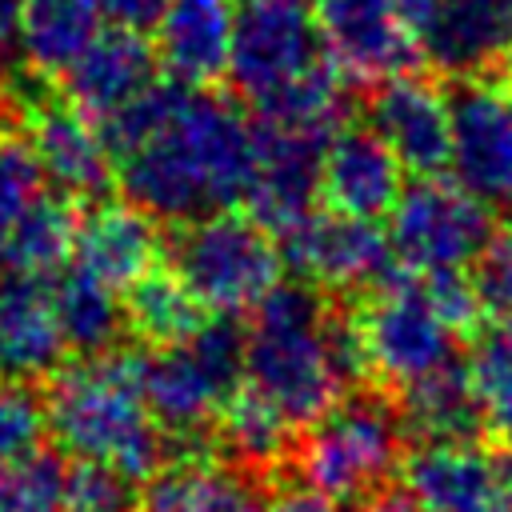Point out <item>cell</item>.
Instances as JSON below:
<instances>
[{
	"label": "cell",
	"instance_id": "obj_1",
	"mask_svg": "<svg viewBox=\"0 0 512 512\" xmlns=\"http://www.w3.org/2000/svg\"><path fill=\"white\" fill-rule=\"evenodd\" d=\"M100 128L120 156L128 200L148 216L200 220L228 212L248 192L252 124L200 84L156 80Z\"/></svg>",
	"mask_w": 512,
	"mask_h": 512
},
{
	"label": "cell",
	"instance_id": "obj_2",
	"mask_svg": "<svg viewBox=\"0 0 512 512\" xmlns=\"http://www.w3.org/2000/svg\"><path fill=\"white\" fill-rule=\"evenodd\" d=\"M244 332L248 384L288 420L316 424L364 376L352 320H336L312 284H276Z\"/></svg>",
	"mask_w": 512,
	"mask_h": 512
},
{
	"label": "cell",
	"instance_id": "obj_3",
	"mask_svg": "<svg viewBox=\"0 0 512 512\" xmlns=\"http://www.w3.org/2000/svg\"><path fill=\"white\" fill-rule=\"evenodd\" d=\"M48 436L72 460L108 464L124 480L160 468L164 436L144 400V356L96 352L52 376L44 396Z\"/></svg>",
	"mask_w": 512,
	"mask_h": 512
},
{
	"label": "cell",
	"instance_id": "obj_4",
	"mask_svg": "<svg viewBox=\"0 0 512 512\" xmlns=\"http://www.w3.org/2000/svg\"><path fill=\"white\" fill-rule=\"evenodd\" d=\"M280 264L268 228L232 208L188 220L172 244V272L208 316L252 312L280 284Z\"/></svg>",
	"mask_w": 512,
	"mask_h": 512
},
{
	"label": "cell",
	"instance_id": "obj_5",
	"mask_svg": "<svg viewBox=\"0 0 512 512\" xmlns=\"http://www.w3.org/2000/svg\"><path fill=\"white\" fill-rule=\"evenodd\" d=\"M400 444L404 420L388 404L340 400L308 428L296 452V468L304 476V488L332 504L364 500L368 492L384 488V480L400 464Z\"/></svg>",
	"mask_w": 512,
	"mask_h": 512
},
{
	"label": "cell",
	"instance_id": "obj_6",
	"mask_svg": "<svg viewBox=\"0 0 512 512\" xmlns=\"http://www.w3.org/2000/svg\"><path fill=\"white\" fill-rule=\"evenodd\" d=\"M240 372L244 332L232 316H208L180 344L144 356V400L156 424L172 432H200L240 388Z\"/></svg>",
	"mask_w": 512,
	"mask_h": 512
},
{
	"label": "cell",
	"instance_id": "obj_7",
	"mask_svg": "<svg viewBox=\"0 0 512 512\" xmlns=\"http://www.w3.org/2000/svg\"><path fill=\"white\" fill-rule=\"evenodd\" d=\"M364 372L392 388H408L452 360V332L424 304L420 280L408 268H388L372 300L352 320Z\"/></svg>",
	"mask_w": 512,
	"mask_h": 512
},
{
	"label": "cell",
	"instance_id": "obj_8",
	"mask_svg": "<svg viewBox=\"0 0 512 512\" xmlns=\"http://www.w3.org/2000/svg\"><path fill=\"white\" fill-rule=\"evenodd\" d=\"M492 236V212L444 176H416L388 208V248L408 272L468 268Z\"/></svg>",
	"mask_w": 512,
	"mask_h": 512
},
{
	"label": "cell",
	"instance_id": "obj_9",
	"mask_svg": "<svg viewBox=\"0 0 512 512\" xmlns=\"http://www.w3.org/2000/svg\"><path fill=\"white\" fill-rule=\"evenodd\" d=\"M448 168L488 208H512V80L464 76L448 96Z\"/></svg>",
	"mask_w": 512,
	"mask_h": 512
},
{
	"label": "cell",
	"instance_id": "obj_10",
	"mask_svg": "<svg viewBox=\"0 0 512 512\" xmlns=\"http://www.w3.org/2000/svg\"><path fill=\"white\" fill-rule=\"evenodd\" d=\"M316 64H324V48L316 20L304 8L264 0H248L240 8L228 52V76L248 100L268 104Z\"/></svg>",
	"mask_w": 512,
	"mask_h": 512
},
{
	"label": "cell",
	"instance_id": "obj_11",
	"mask_svg": "<svg viewBox=\"0 0 512 512\" xmlns=\"http://www.w3.org/2000/svg\"><path fill=\"white\" fill-rule=\"evenodd\" d=\"M324 60L348 84H388L420 52L400 0H316Z\"/></svg>",
	"mask_w": 512,
	"mask_h": 512
},
{
	"label": "cell",
	"instance_id": "obj_12",
	"mask_svg": "<svg viewBox=\"0 0 512 512\" xmlns=\"http://www.w3.org/2000/svg\"><path fill=\"white\" fill-rule=\"evenodd\" d=\"M280 256L300 272L312 288H368L388 276V236L376 220L344 216V212H308L292 228L280 232Z\"/></svg>",
	"mask_w": 512,
	"mask_h": 512
},
{
	"label": "cell",
	"instance_id": "obj_13",
	"mask_svg": "<svg viewBox=\"0 0 512 512\" xmlns=\"http://www.w3.org/2000/svg\"><path fill=\"white\" fill-rule=\"evenodd\" d=\"M328 136L264 120L252 128V176H248V216L268 232H284L312 212L320 196V156Z\"/></svg>",
	"mask_w": 512,
	"mask_h": 512
},
{
	"label": "cell",
	"instance_id": "obj_14",
	"mask_svg": "<svg viewBox=\"0 0 512 512\" xmlns=\"http://www.w3.org/2000/svg\"><path fill=\"white\" fill-rule=\"evenodd\" d=\"M420 52L436 68L476 76L512 52V0H400Z\"/></svg>",
	"mask_w": 512,
	"mask_h": 512
},
{
	"label": "cell",
	"instance_id": "obj_15",
	"mask_svg": "<svg viewBox=\"0 0 512 512\" xmlns=\"http://www.w3.org/2000/svg\"><path fill=\"white\" fill-rule=\"evenodd\" d=\"M24 144L36 156L44 180L68 200L100 196L112 180V148L100 120L68 100L32 104L24 116Z\"/></svg>",
	"mask_w": 512,
	"mask_h": 512
},
{
	"label": "cell",
	"instance_id": "obj_16",
	"mask_svg": "<svg viewBox=\"0 0 512 512\" xmlns=\"http://www.w3.org/2000/svg\"><path fill=\"white\" fill-rule=\"evenodd\" d=\"M420 512H512L504 464L476 440H424L404 464Z\"/></svg>",
	"mask_w": 512,
	"mask_h": 512
},
{
	"label": "cell",
	"instance_id": "obj_17",
	"mask_svg": "<svg viewBox=\"0 0 512 512\" xmlns=\"http://www.w3.org/2000/svg\"><path fill=\"white\" fill-rule=\"evenodd\" d=\"M372 132L392 148L404 172L440 176L452 152V112L448 96L420 76H396L372 96Z\"/></svg>",
	"mask_w": 512,
	"mask_h": 512
},
{
	"label": "cell",
	"instance_id": "obj_18",
	"mask_svg": "<svg viewBox=\"0 0 512 512\" xmlns=\"http://www.w3.org/2000/svg\"><path fill=\"white\" fill-rule=\"evenodd\" d=\"M404 188V168L372 128H340L320 156V196L332 212L376 220Z\"/></svg>",
	"mask_w": 512,
	"mask_h": 512
},
{
	"label": "cell",
	"instance_id": "obj_19",
	"mask_svg": "<svg viewBox=\"0 0 512 512\" xmlns=\"http://www.w3.org/2000/svg\"><path fill=\"white\" fill-rule=\"evenodd\" d=\"M68 340L60 332L52 284L44 276L0 280V376L32 384L60 372Z\"/></svg>",
	"mask_w": 512,
	"mask_h": 512
},
{
	"label": "cell",
	"instance_id": "obj_20",
	"mask_svg": "<svg viewBox=\"0 0 512 512\" xmlns=\"http://www.w3.org/2000/svg\"><path fill=\"white\" fill-rule=\"evenodd\" d=\"M152 84H156V52L144 40V32H128V28L100 32L84 48V56L64 72L68 104H76L92 120L116 116Z\"/></svg>",
	"mask_w": 512,
	"mask_h": 512
},
{
	"label": "cell",
	"instance_id": "obj_21",
	"mask_svg": "<svg viewBox=\"0 0 512 512\" xmlns=\"http://www.w3.org/2000/svg\"><path fill=\"white\" fill-rule=\"evenodd\" d=\"M76 268L104 280L108 288H132L160 260V232L144 208L128 204H96L76 224L72 244Z\"/></svg>",
	"mask_w": 512,
	"mask_h": 512
},
{
	"label": "cell",
	"instance_id": "obj_22",
	"mask_svg": "<svg viewBox=\"0 0 512 512\" xmlns=\"http://www.w3.org/2000/svg\"><path fill=\"white\" fill-rule=\"evenodd\" d=\"M240 4L236 0H168L160 16V56L168 72L184 84H208L228 72L232 32Z\"/></svg>",
	"mask_w": 512,
	"mask_h": 512
},
{
	"label": "cell",
	"instance_id": "obj_23",
	"mask_svg": "<svg viewBox=\"0 0 512 512\" xmlns=\"http://www.w3.org/2000/svg\"><path fill=\"white\" fill-rule=\"evenodd\" d=\"M100 0H24L16 16V48L32 76H64L104 32Z\"/></svg>",
	"mask_w": 512,
	"mask_h": 512
},
{
	"label": "cell",
	"instance_id": "obj_24",
	"mask_svg": "<svg viewBox=\"0 0 512 512\" xmlns=\"http://www.w3.org/2000/svg\"><path fill=\"white\" fill-rule=\"evenodd\" d=\"M140 512H260V504L240 468L208 456H184L148 476Z\"/></svg>",
	"mask_w": 512,
	"mask_h": 512
},
{
	"label": "cell",
	"instance_id": "obj_25",
	"mask_svg": "<svg viewBox=\"0 0 512 512\" xmlns=\"http://www.w3.org/2000/svg\"><path fill=\"white\" fill-rule=\"evenodd\" d=\"M400 420L424 440H472L480 428V404L468 368L448 360L444 368L408 384L400 400Z\"/></svg>",
	"mask_w": 512,
	"mask_h": 512
},
{
	"label": "cell",
	"instance_id": "obj_26",
	"mask_svg": "<svg viewBox=\"0 0 512 512\" xmlns=\"http://www.w3.org/2000/svg\"><path fill=\"white\" fill-rule=\"evenodd\" d=\"M52 300H56V316L68 348H80L84 356L112 348L124 324V304L116 300V288L88 276L84 268H68L52 284Z\"/></svg>",
	"mask_w": 512,
	"mask_h": 512
},
{
	"label": "cell",
	"instance_id": "obj_27",
	"mask_svg": "<svg viewBox=\"0 0 512 512\" xmlns=\"http://www.w3.org/2000/svg\"><path fill=\"white\" fill-rule=\"evenodd\" d=\"M216 420H220L224 448L244 468H272L284 460V452L292 444V420L268 396H260L252 384L236 388L224 400V408L216 412Z\"/></svg>",
	"mask_w": 512,
	"mask_h": 512
},
{
	"label": "cell",
	"instance_id": "obj_28",
	"mask_svg": "<svg viewBox=\"0 0 512 512\" xmlns=\"http://www.w3.org/2000/svg\"><path fill=\"white\" fill-rule=\"evenodd\" d=\"M200 312L204 308L192 300V292L180 284V276L160 272V268H152L144 280H136L124 300V324L156 348H168V344H180L184 336H192L200 328Z\"/></svg>",
	"mask_w": 512,
	"mask_h": 512
},
{
	"label": "cell",
	"instance_id": "obj_29",
	"mask_svg": "<svg viewBox=\"0 0 512 512\" xmlns=\"http://www.w3.org/2000/svg\"><path fill=\"white\" fill-rule=\"evenodd\" d=\"M344 108H348V80L324 60L316 64L308 76H300L296 84H288L280 96H272L268 104H260L264 120H276V124H292V128H304V132H316V136H332L340 132V120H344Z\"/></svg>",
	"mask_w": 512,
	"mask_h": 512
},
{
	"label": "cell",
	"instance_id": "obj_30",
	"mask_svg": "<svg viewBox=\"0 0 512 512\" xmlns=\"http://www.w3.org/2000/svg\"><path fill=\"white\" fill-rule=\"evenodd\" d=\"M44 192L48 180L24 136H0V280L12 276V240Z\"/></svg>",
	"mask_w": 512,
	"mask_h": 512
},
{
	"label": "cell",
	"instance_id": "obj_31",
	"mask_svg": "<svg viewBox=\"0 0 512 512\" xmlns=\"http://www.w3.org/2000/svg\"><path fill=\"white\" fill-rule=\"evenodd\" d=\"M472 392L480 404V424L512 440V316L500 320L468 360Z\"/></svg>",
	"mask_w": 512,
	"mask_h": 512
},
{
	"label": "cell",
	"instance_id": "obj_32",
	"mask_svg": "<svg viewBox=\"0 0 512 512\" xmlns=\"http://www.w3.org/2000/svg\"><path fill=\"white\" fill-rule=\"evenodd\" d=\"M64 468L56 456L32 452L16 464H0V512H60Z\"/></svg>",
	"mask_w": 512,
	"mask_h": 512
},
{
	"label": "cell",
	"instance_id": "obj_33",
	"mask_svg": "<svg viewBox=\"0 0 512 512\" xmlns=\"http://www.w3.org/2000/svg\"><path fill=\"white\" fill-rule=\"evenodd\" d=\"M44 432V400L28 392V384H0V464H16L40 452Z\"/></svg>",
	"mask_w": 512,
	"mask_h": 512
},
{
	"label": "cell",
	"instance_id": "obj_34",
	"mask_svg": "<svg viewBox=\"0 0 512 512\" xmlns=\"http://www.w3.org/2000/svg\"><path fill=\"white\" fill-rule=\"evenodd\" d=\"M416 280H420L424 304L440 316V324L452 336H464L480 324L484 304H480V296L472 288V276L464 268H456V272H416Z\"/></svg>",
	"mask_w": 512,
	"mask_h": 512
},
{
	"label": "cell",
	"instance_id": "obj_35",
	"mask_svg": "<svg viewBox=\"0 0 512 512\" xmlns=\"http://www.w3.org/2000/svg\"><path fill=\"white\" fill-rule=\"evenodd\" d=\"M132 480L112 472L108 464L76 460L64 468V512H124L132 504Z\"/></svg>",
	"mask_w": 512,
	"mask_h": 512
},
{
	"label": "cell",
	"instance_id": "obj_36",
	"mask_svg": "<svg viewBox=\"0 0 512 512\" xmlns=\"http://www.w3.org/2000/svg\"><path fill=\"white\" fill-rule=\"evenodd\" d=\"M472 288L484 304V316H512V228H492L488 244L472 260Z\"/></svg>",
	"mask_w": 512,
	"mask_h": 512
},
{
	"label": "cell",
	"instance_id": "obj_37",
	"mask_svg": "<svg viewBox=\"0 0 512 512\" xmlns=\"http://www.w3.org/2000/svg\"><path fill=\"white\" fill-rule=\"evenodd\" d=\"M168 0H100V12L112 20V28L128 32H148L160 24Z\"/></svg>",
	"mask_w": 512,
	"mask_h": 512
},
{
	"label": "cell",
	"instance_id": "obj_38",
	"mask_svg": "<svg viewBox=\"0 0 512 512\" xmlns=\"http://www.w3.org/2000/svg\"><path fill=\"white\" fill-rule=\"evenodd\" d=\"M260 512H340L332 500L316 496L312 488H296V492H276Z\"/></svg>",
	"mask_w": 512,
	"mask_h": 512
},
{
	"label": "cell",
	"instance_id": "obj_39",
	"mask_svg": "<svg viewBox=\"0 0 512 512\" xmlns=\"http://www.w3.org/2000/svg\"><path fill=\"white\" fill-rule=\"evenodd\" d=\"M360 512H420V504L412 500V492L404 484H384V488L364 496Z\"/></svg>",
	"mask_w": 512,
	"mask_h": 512
},
{
	"label": "cell",
	"instance_id": "obj_40",
	"mask_svg": "<svg viewBox=\"0 0 512 512\" xmlns=\"http://www.w3.org/2000/svg\"><path fill=\"white\" fill-rule=\"evenodd\" d=\"M24 0H0V40H12L16 32V16H20Z\"/></svg>",
	"mask_w": 512,
	"mask_h": 512
},
{
	"label": "cell",
	"instance_id": "obj_41",
	"mask_svg": "<svg viewBox=\"0 0 512 512\" xmlns=\"http://www.w3.org/2000/svg\"><path fill=\"white\" fill-rule=\"evenodd\" d=\"M500 464H504V488H508V508H512V452Z\"/></svg>",
	"mask_w": 512,
	"mask_h": 512
},
{
	"label": "cell",
	"instance_id": "obj_42",
	"mask_svg": "<svg viewBox=\"0 0 512 512\" xmlns=\"http://www.w3.org/2000/svg\"><path fill=\"white\" fill-rule=\"evenodd\" d=\"M264 4H296V8H304V4H312V0H264Z\"/></svg>",
	"mask_w": 512,
	"mask_h": 512
},
{
	"label": "cell",
	"instance_id": "obj_43",
	"mask_svg": "<svg viewBox=\"0 0 512 512\" xmlns=\"http://www.w3.org/2000/svg\"><path fill=\"white\" fill-rule=\"evenodd\" d=\"M508 80H512V76H508Z\"/></svg>",
	"mask_w": 512,
	"mask_h": 512
}]
</instances>
